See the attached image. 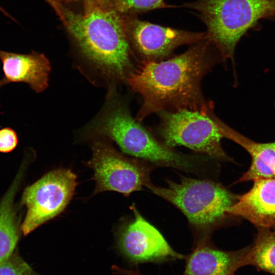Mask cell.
Listing matches in <instances>:
<instances>
[{
	"label": "cell",
	"instance_id": "6da1fadb",
	"mask_svg": "<svg viewBox=\"0 0 275 275\" xmlns=\"http://www.w3.org/2000/svg\"><path fill=\"white\" fill-rule=\"evenodd\" d=\"M222 60L216 48L206 39L170 59L142 61L125 79L143 98L135 119L141 121L161 111H212L213 105L203 95L201 81Z\"/></svg>",
	"mask_w": 275,
	"mask_h": 275
},
{
	"label": "cell",
	"instance_id": "7a4b0ae2",
	"mask_svg": "<svg viewBox=\"0 0 275 275\" xmlns=\"http://www.w3.org/2000/svg\"><path fill=\"white\" fill-rule=\"evenodd\" d=\"M81 54L105 75L125 79L134 69L123 14L104 0H44Z\"/></svg>",
	"mask_w": 275,
	"mask_h": 275
},
{
	"label": "cell",
	"instance_id": "3957f363",
	"mask_svg": "<svg viewBox=\"0 0 275 275\" xmlns=\"http://www.w3.org/2000/svg\"><path fill=\"white\" fill-rule=\"evenodd\" d=\"M91 127L95 134L115 141L124 152L148 163L198 174L209 167V157L178 152L159 141L121 104L107 107Z\"/></svg>",
	"mask_w": 275,
	"mask_h": 275
},
{
	"label": "cell",
	"instance_id": "277c9868",
	"mask_svg": "<svg viewBox=\"0 0 275 275\" xmlns=\"http://www.w3.org/2000/svg\"><path fill=\"white\" fill-rule=\"evenodd\" d=\"M167 186L151 183L145 187L179 209L186 217L195 234V244L209 242L214 229L229 216L228 211L238 196L222 184L207 179L182 176L168 180Z\"/></svg>",
	"mask_w": 275,
	"mask_h": 275
},
{
	"label": "cell",
	"instance_id": "5b68a950",
	"mask_svg": "<svg viewBox=\"0 0 275 275\" xmlns=\"http://www.w3.org/2000/svg\"><path fill=\"white\" fill-rule=\"evenodd\" d=\"M182 7L198 13L207 29V39L224 60L233 62L244 34L258 20L275 14V0H198Z\"/></svg>",
	"mask_w": 275,
	"mask_h": 275
},
{
	"label": "cell",
	"instance_id": "8992f818",
	"mask_svg": "<svg viewBox=\"0 0 275 275\" xmlns=\"http://www.w3.org/2000/svg\"><path fill=\"white\" fill-rule=\"evenodd\" d=\"M158 114V132L167 146H184L217 160H231L222 148L221 141L224 136L213 111L181 109Z\"/></svg>",
	"mask_w": 275,
	"mask_h": 275
},
{
	"label": "cell",
	"instance_id": "52a82bcc",
	"mask_svg": "<svg viewBox=\"0 0 275 275\" xmlns=\"http://www.w3.org/2000/svg\"><path fill=\"white\" fill-rule=\"evenodd\" d=\"M76 175L70 170L51 171L28 186L21 202L26 213L20 230L27 235L38 227L61 213L74 194Z\"/></svg>",
	"mask_w": 275,
	"mask_h": 275
},
{
	"label": "cell",
	"instance_id": "ba28073f",
	"mask_svg": "<svg viewBox=\"0 0 275 275\" xmlns=\"http://www.w3.org/2000/svg\"><path fill=\"white\" fill-rule=\"evenodd\" d=\"M92 150L88 165L94 171V194L115 191L128 196L151 182L152 168L145 161L128 158L102 142L94 143Z\"/></svg>",
	"mask_w": 275,
	"mask_h": 275
},
{
	"label": "cell",
	"instance_id": "9c48e42d",
	"mask_svg": "<svg viewBox=\"0 0 275 275\" xmlns=\"http://www.w3.org/2000/svg\"><path fill=\"white\" fill-rule=\"evenodd\" d=\"M131 47L142 61H160L184 45L207 39L206 32H192L165 27L139 19L136 15L123 14Z\"/></svg>",
	"mask_w": 275,
	"mask_h": 275
},
{
	"label": "cell",
	"instance_id": "30bf717a",
	"mask_svg": "<svg viewBox=\"0 0 275 275\" xmlns=\"http://www.w3.org/2000/svg\"><path fill=\"white\" fill-rule=\"evenodd\" d=\"M134 218L120 231L117 244L129 263L138 265L161 263L183 259L185 256L174 251L160 232L146 221L134 206Z\"/></svg>",
	"mask_w": 275,
	"mask_h": 275
},
{
	"label": "cell",
	"instance_id": "8fae6325",
	"mask_svg": "<svg viewBox=\"0 0 275 275\" xmlns=\"http://www.w3.org/2000/svg\"><path fill=\"white\" fill-rule=\"evenodd\" d=\"M0 60L3 72L0 89L15 82L27 84L38 93L46 88L50 65L43 54L35 51L22 54L0 50Z\"/></svg>",
	"mask_w": 275,
	"mask_h": 275
},
{
	"label": "cell",
	"instance_id": "7c38bea8",
	"mask_svg": "<svg viewBox=\"0 0 275 275\" xmlns=\"http://www.w3.org/2000/svg\"><path fill=\"white\" fill-rule=\"evenodd\" d=\"M252 188L238 196L228 211L259 228L275 227V177L253 181Z\"/></svg>",
	"mask_w": 275,
	"mask_h": 275
},
{
	"label": "cell",
	"instance_id": "4fadbf2b",
	"mask_svg": "<svg viewBox=\"0 0 275 275\" xmlns=\"http://www.w3.org/2000/svg\"><path fill=\"white\" fill-rule=\"evenodd\" d=\"M248 246L234 251L220 250L210 241L195 244L186 256L183 275H235L242 266Z\"/></svg>",
	"mask_w": 275,
	"mask_h": 275
},
{
	"label": "cell",
	"instance_id": "5bb4252c",
	"mask_svg": "<svg viewBox=\"0 0 275 275\" xmlns=\"http://www.w3.org/2000/svg\"><path fill=\"white\" fill-rule=\"evenodd\" d=\"M219 125L224 138L238 144L251 157L249 169L240 178L238 182L275 177V142H256L234 130L221 120Z\"/></svg>",
	"mask_w": 275,
	"mask_h": 275
},
{
	"label": "cell",
	"instance_id": "9a60e30c",
	"mask_svg": "<svg viewBox=\"0 0 275 275\" xmlns=\"http://www.w3.org/2000/svg\"><path fill=\"white\" fill-rule=\"evenodd\" d=\"M22 171L19 172L0 202V263L15 253L20 237V229L14 202Z\"/></svg>",
	"mask_w": 275,
	"mask_h": 275
},
{
	"label": "cell",
	"instance_id": "2e32d148",
	"mask_svg": "<svg viewBox=\"0 0 275 275\" xmlns=\"http://www.w3.org/2000/svg\"><path fill=\"white\" fill-rule=\"evenodd\" d=\"M248 265L275 275V227L259 228L242 261L243 267Z\"/></svg>",
	"mask_w": 275,
	"mask_h": 275
},
{
	"label": "cell",
	"instance_id": "e0dca14e",
	"mask_svg": "<svg viewBox=\"0 0 275 275\" xmlns=\"http://www.w3.org/2000/svg\"><path fill=\"white\" fill-rule=\"evenodd\" d=\"M108 5L122 14H134L161 8L178 7L164 0H105Z\"/></svg>",
	"mask_w": 275,
	"mask_h": 275
},
{
	"label": "cell",
	"instance_id": "ac0fdd59",
	"mask_svg": "<svg viewBox=\"0 0 275 275\" xmlns=\"http://www.w3.org/2000/svg\"><path fill=\"white\" fill-rule=\"evenodd\" d=\"M0 275H38L17 252L0 263Z\"/></svg>",
	"mask_w": 275,
	"mask_h": 275
},
{
	"label": "cell",
	"instance_id": "d6986e66",
	"mask_svg": "<svg viewBox=\"0 0 275 275\" xmlns=\"http://www.w3.org/2000/svg\"><path fill=\"white\" fill-rule=\"evenodd\" d=\"M18 143L16 132L11 127L0 129V152L8 153L13 151Z\"/></svg>",
	"mask_w": 275,
	"mask_h": 275
},
{
	"label": "cell",
	"instance_id": "ffe728a7",
	"mask_svg": "<svg viewBox=\"0 0 275 275\" xmlns=\"http://www.w3.org/2000/svg\"><path fill=\"white\" fill-rule=\"evenodd\" d=\"M116 272L122 275H143L138 270H126L117 266L116 268Z\"/></svg>",
	"mask_w": 275,
	"mask_h": 275
},
{
	"label": "cell",
	"instance_id": "44dd1931",
	"mask_svg": "<svg viewBox=\"0 0 275 275\" xmlns=\"http://www.w3.org/2000/svg\"><path fill=\"white\" fill-rule=\"evenodd\" d=\"M0 11L6 16L10 17V15L1 6H0Z\"/></svg>",
	"mask_w": 275,
	"mask_h": 275
},
{
	"label": "cell",
	"instance_id": "7402d4cb",
	"mask_svg": "<svg viewBox=\"0 0 275 275\" xmlns=\"http://www.w3.org/2000/svg\"><path fill=\"white\" fill-rule=\"evenodd\" d=\"M269 20L275 22V14L269 18Z\"/></svg>",
	"mask_w": 275,
	"mask_h": 275
},
{
	"label": "cell",
	"instance_id": "603a6c76",
	"mask_svg": "<svg viewBox=\"0 0 275 275\" xmlns=\"http://www.w3.org/2000/svg\"><path fill=\"white\" fill-rule=\"evenodd\" d=\"M274 176H275V171H274Z\"/></svg>",
	"mask_w": 275,
	"mask_h": 275
}]
</instances>
